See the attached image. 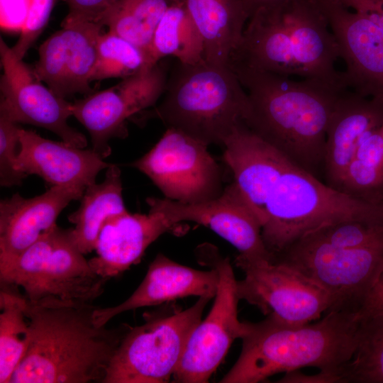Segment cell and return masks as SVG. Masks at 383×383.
I'll list each match as a JSON object with an SVG mask.
<instances>
[{
  "instance_id": "1",
  "label": "cell",
  "mask_w": 383,
  "mask_h": 383,
  "mask_svg": "<svg viewBox=\"0 0 383 383\" xmlns=\"http://www.w3.org/2000/svg\"><path fill=\"white\" fill-rule=\"evenodd\" d=\"M25 299L30 339L9 383H103L130 326H98L91 303Z\"/></svg>"
},
{
  "instance_id": "2",
  "label": "cell",
  "mask_w": 383,
  "mask_h": 383,
  "mask_svg": "<svg viewBox=\"0 0 383 383\" xmlns=\"http://www.w3.org/2000/svg\"><path fill=\"white\" fill-rule=\"evenodd\" d=\"M248 90L244 121L256 135L298 167L316 176L324 167L326 133L337 101L348 88L313 79L229 67Z\"/></svg>"
},
{
  "instance_id": "3",
  "label": "cell",
  "mask_w": 383,
  "mask_h": 383,
  "mask_svg": "<svg viewBox=\"0 0 383 383\" xmlns=\"http://www.w3.org/2000/svg\"><path fill=\"white\" fill-rule=\"evenodd\" d=\"M358 313L328 310L317 321L287 324L272 315L247 322L238 359L221 383H257L280 372L316 367L340 383L359 342Z\"/></svg>"
},
{
  "instance_id": "4",
  "label": "cell",
  "mask_w": 383,
  "mask_h": 383,
  "mask_svg": "<svg viewBox=\"0 0 383 383\" xmlns=\"http://www.w3.org/2000/svg\"><path fill=\"white\" fill-rule=\"evenodd\" d=\"M249 111L247 92L228 67L205 60L179 62L167 82L162 103L152 111L167 128L206 145H224Z\"/></svg>"
},
{
  "instance_id": "5",
  "label": "cell",
  "mask_w": 383,
  "mask_h": 383,
  "mask_svg": "<svg viewBox=\"0 0 383 383\" xmlns=\"http://www.w3.org/2000/svg\"><path fill=\"white\" fill-rule=\"evenodd\" d=\"M348 221L383 223V204L353 197L290 164L268 194L262 237L274 260L306 234Z\"/></svg>"
},
{
  "instance_id": "6",
  "label": "cell",
  "mask_w": 383,
  "mask_h": 383,
  "mask_svg": "<svg viewBox=\"0 0 383 383\" xmlns=\"http://www.w3.org/2000/svg\"><path fill=\"white\" fill-rule=\"evenodd\" d=\"M84 255L72 228L56 224L17 257L0 262L1 284L21 287L33 302L54 299L93 304L109 279L98 274Z\"/></svg>"
},
{
  "instance_id": "7",
  "label": "cell",
  "mask_w": 383,
  "mask_h": 383,
  "mask_svg": "<svg viewBox=\"0 0 383 383\" xmlns=\"http://www.w3.org/2000/svg\"><path fill=\"white\" fill-rule=\"evenodd\" d=\"M212 298L184 311L149 315L123 335L103 383H164L173 376L187 343Z\"/></svg>"
},
{
  "instance_id": "8",
  "label": "cell",
  "mask_w": 383,
  "mask_h": 383,
  "mask_svg": "<svg viewBox=\"0 0 383 383\" xmlns=\"http://www.w3.org/2000/svg\"><path fill=\"white\" fill-rule=\"evenodd\" d=\"M272 262L292 267L326 290L333 300L330 309L358 313L383 268V243L337 248L299 238Z\"/></svg>"
},
{
  "instance_id": "9",
  "label": "cell",
  "mask_w": 383,
  "mask_h": 383,
  "mask_svg": "<svg viewBox=\"0 0 383 383\" xmlns=\"http://www.w3.org/2000/svg\"><path fill=\"white\" fill-rule=\"evenodd\" d=\"M131 165L148 177L165 198L198 204L223 192L222 174L208 145L167 128L159 141Z\"/></svg>"
},
{
  "instance_id": "10",
  "label": "cell",
  "mask_w": 383,
  "mask_h": 383,
  "mask_svg": "<svg viewBox=\"0 0 383 383\" xmlns=\"http://www.w3.org/2000/svg\"><path fill=\"white\" fill-rule=\"evenodd\" d=\"M202 252L203 262L218 272V285L211 309L194 329L187 343L173 374L175 382H207L232 343L241 339L248 331L247 322L238 320L240 299L229 259L218 256L213 248Z\"/></svg>"
},
{
  "instance_id": "11",
  "label": "cell",
  "mask_w": 383,
  "mask_h": 383,
  "mask_svg": "<svg viewBox=\"0 0 383 383\" xmlns=\"http://www.w3.org/2000/svg\"><path fill=\"white\" fill-rule=\"evenodd\" d=\"M235 264L245 274L237 280L240 300L257 306L266 316L299 326L319 319L333 306L326 290L289 265L238 256Z\"/></svg>"
},
{
  "instance_id": "12",
  "label": "cell",
  "mask_w": 383,
  "mask_h": 383,
  "mask_svg": "<svg viewBox=\"0 0 383 383\" xmlns=\"http://www.w3.org/2000/svg\"><path fill=\"white\" fill-rule=\"evenodd\" d=\"M167 82L166 70L159 62L113 87L72 103V116L88 131L92 150L102 159L108 157L111 152L109 141L127 136L126 120L155 105Z\"/></svg>"
},
{
  "instance_id": "13",
  "label": "cell",
  "mask_w": 383,
  "mask_h": 383,
  "mask_svg": "<svg viewBox=\"0 0 383 383\" xmlns=\"http://www.w3.org/2000/svg\"><path fill=\"white\" fill-rule=\"evenodd\" d=\"M0 115L17 123L39 126L52 131L62 141L79 148L87 145L86 137L72 128V103L56 95L42 84L22 60L0 38Z\"/></svg>"
},
{
  "instance_id": "14",
  "label": "cell",
  "mask_w": 383,
  "mask_h": 383,
  "mask_svg": "<svg viewBox=\"0 0 383 383\" xmlns=\"http://www.w3.org/2000/svg\"><path fill=\"white\" fill-rule=\"evenodd\" d=\"M174 226L193 221L209 228L232 244L239 257L273 261L262 237V222L248 199L233 182L217 198L198 204H183L167 198L149 197Z\"/></svg>"
},
{
  "instance_id": "15",
  "label": "cell",
  "mask_w": 383,
  "mask_h": 383,
  "mask_svg": "<svg viewBox=\"0 0 383 383\" xmlns=\"http://www.w3.org/2000/svg\"><path fill=\"white\" fill-rule=\"evenodd\" d=\"M332 30L345 63V85L383 101V32L367 16L339 0H316Z\"/></svg>"
},
{
  "instance_id": "16",
  "label": "cell",
  "mask_w": 383,
  "mask_h": 383,
  "mask_svg": "<svg viewBox=\"0 0 383 383\" xmlns=\"http://www.w3.org/2000/svg\"><path fill=\"white\" fill-rule=\"evenodd\" d=\"M62 28L39 47L33 69L35 77L58 96L89 95L96 60V46L103 26L87 21H62Z\"/></svg>"
},
{
  "instance_id": "17",
  "label": "cell",
  "mask_w": 383,
  "mask_h": 383,
  "mask_svg": "<svg viewBox=\"0 0 383 383\" xmlns=\"http://www.w3.org/2000/svg\"><path fill=\"white\" fill-rule=\"evenodd\" d=\"M86 188L52 186L31 198L15 194L0 203V262L13 259L56 225L61 211Z\"/></svg>"
},
{
  "instance_id": "18",
  "label": "cell",
  "mask_w": 383,
  "mask_h": 383,
  "mask_svg": "<svg viewBox=\"0 0 383 383\" xmlns=\"http://www.w3.org/2000/svg\"><path fill=\"white\" fill-rule=\"evenodd\" d=\"M110 165L92 149L84 150L46 139L33 131L20 130L16 167L26 176L36 174L52 186L87 188L96 182L99 172Z\"/></svg>"
},
{
  "instance_id": "19",
  "label": "cell",
  "mask_w": 383,
  "mask_h": 383,
  "mask_svg": "<svg viewBox=\"0 0 383 383\" xmlns=\"http://www.w3.org/2000/svg\"><path fill=\"white\" fill-rule=\"evenodd\" d=\"M218 281V272L215 267H211L208 271L195 270L159 253L135 292L117 306H97L94 313V321L98 326H106L113 317L127 311L189 296L213 298Z\"/></svg>"
},
{
  "instance_id": "20",
  "label": "cell",
  "mask_w": 383,
  "mask_h": 383,
  "mask_svg": "<svg viewBox=\"0 0 383 383\" xmlns=\"http://www.w3.org/2000/svg\"><path fill=\"white\" fill-rule=\"evenodd\" d=\"M148 213L124 214L109 219L96 242L97 256L89 260L93 270L107 279L138 262L147 248L173 226L154 204Z\"/></svg>"
},
{
  "instance_id": "21",
  "label": "cell",
  "mask_w": 383,
  "mask_h": 383,
  "mask_svg": "<svg viewBox=\"0 0 383 383\" xmlns=\"http://www.w3.org/2000/svg\"><path fill=\"white\" fill-rule=\"evenodd\" d=\"M286 10L299 77L348 88L335 67L338 45L316 0H289Z\"/></svg>"
},
{
  "instance_id": "22",
  "label": "cell",
  "mask_w": 383,
  "mask_h": 383,
  "mask_svg": "<svg viewBox=\"0 0 383 383\" xmlns=\"http://www.w3.org/2000/svg\"><path fill=\"white\" fill-rule=\"evenodd\" d=\"M223 147V160L233 174L234 182L253 206L262 226L270 191L292 163L244 122L235 127Z\"/></svg>"
},
{
  "instance_id": "23",
  "label": "cell",
  "mask_w": 383,
  "mask_h": 383,
  "mask_svg": "<svg viewBox=\"0 0 383 383\" xmlns=\"http://www.w3.org/2000/svg\"><path fill=\"white\" fill-rule=\"evenodd\" d=\"M229 67L299 76L287 19L286 2L257 10L249 18Z\"/></svg>"
},
{
  "instance_id": "24",
  "label": "cell",
  "mask_w": 383,
  "mask_h": 383,
  "mask_svg": "<svg viewBox=\"0 0 383 383\" xmlns=\"http://www.w3.org/2000/svg\"><path fill=\"white\" fill-rule=\"evenodd\" d=\"M383 124V101L349 89L339 97L326 133L324 171L328 185L338 189L360 142Z\"/></svg>"
},
{
  "instance_id": "25",
  "label": "cell",
  "mask_w": 383,
  "mask_h": 383,
  "mask_svg": "<svg viewBox=\"0 0 383 383\" xmlns=\"http://www.w3.org/2000/svg\"><path fill=\"white\" fill-rule=\"evenodd\" d=\"M204 42L205 61L228 66L248 16L242 0H184Z\"/></svg>"
},
{
  "instance_id": "26",
  "label": "cell",
  "mask_w": 383,
  "mask_h": 383,
  "mask_svg": "<svg viewBox=\"0 0 383 383\" xmlns=\"http://www.w3.org/2000/svg\"><path fill=\"white\" fill-rule=\"evenodd\" d=\"M121 170L111 164L104 179L88 186L77 210L68 220L74 225L72 233L79 250L85 255L95 250L99 233L111 218L128 212L122 195Z\"/></svg>"
},
{
  "instance_id": "27",
  "label": "cell",
  "mask_w": 383,
  "mask_h": 383,
  "mask_svg": "<svg viewBox=\"0 0 383 383\" xmlns=\"http://www.w3.org/2000/svg\"><path fill=\"white\" fill-rule=\"evenodd\" d=\"M148 56L152 65L168 56L187 65L205 60L202 38L184 0L176 1L165 12L154 33Z\"/></svg>"
},
{
  "instance_id": "28",
  "label": "cell",
  "mask_w": 383,
  "mask_h": 383,
  "mask_svg": "<svg viewBox=\"0 0 383 383\" xmlns=\"http://www.w3.org/2000/svg\"><path fill=\"white\" fill-rule=\"evenodd\" d=\"M9 285L0 290V383H9L23 360L30 339L25 314L26 299Z\"/></svg>"
},
{
  "instance_id": "29",
  "label": "cell",
  "mask_w": 383,
  "mask_h": 383,
  "mask_svg": "<svg viewBox=\"0 0 383 383\" xmlns=\"http://www.w3.org/2000/svg\"><path fill=\"white\" fill-rule=\"evenodd\" d=\"M177 0H119L101 21L102 26L148 55L154 33L170 6Z\"/></svg>"
},
{
  "instance_id": "30",
  "label": "cell",
  "mask_w": 383,
  "mask_h": 383,
  "mask_svg": "<svg viewBox=\"0 0 383 383\" xmlns=\"http://www.w3.org/2000/svg\"><path fill=\"white\" fill-rule=\"evenodd\" d=\"M153 66L146 52L123 37L109 30L97 40L96 60L91 82L109 78L122 79Z\"/></svg>"
},
{
  "instance_id": "31",
  "label": "cell",
  "mask_w": 383,
  "mask_h": 383,
  "mask_svg": "<svg viewBox=\"0 0 383 383\" xmlns=\"http://www.w3.org/2000/svg\"><path fill=\"white\" fill-rule=\"evenodd\" d=\"M360 322L357 347L340 383H383V313Z\"/></svg>"
},
{
  "instance_id": "32",
  "label": "cell",
  "mask_w": 383,
  "mask_h": 383,
  "mask_svg": "<svg viewBox=\"0 0 383 383\" xmlns=\"http://www.w3.org/2000/svg\"><path fill=\"white\" fill-rule=\"evenodd\" d=\"M21 128L18 123L0 115V184L1 187L18 186L26 177V175L18 171L16 167Z\"/></svg>"
},
{
  "instance_id": "33",
  "label": "cell",
  "mask_w": 383,
  "mask_h": 383,
  "mask_svg": "<svg viewBox=\"0 0 383 383\" xmlns=\"http://www.w3.org/2000/svg\"><path fill=\"white\" fill-rule=\"evenodd\" d=\"M55 0H33L28 21L20 37L11 48L15 55L21 60L26 54L45 28Z\"/></svg>"
},
{
  "instance_id": "34",
  "label": "cell",
  "mask_w": 383,
  "mask_h": 383,
  "mask_svg": "<svg viewBox=\"0 0 383 383\" xmlns=\"http://www.w3.org/2000/svg\"><path fill=\"white\" fill-rule=\"evenodd\" d=\"M68 13L64 21H87L99 23L119 0H64Z\"/></svg>"
},
{
  "instance_id": "35",
  "label": "cell",
  "mask_w": 383,
  "mask_h": 383,
  "mask_svg": "<svg viewBox=\"0 0 383 383\" xmlns=\"http://www.w3.org/2000/svg\"><path fill=\"white\" fill-rule=\"evenodd\" d=\"M33 0H0V23L4 30L21 32L29 17Z\"/></svg>"
},
{
  "instance_id": "36",
  "label": "cell",
  "mask_w": 383,
  "mask_h": 383,
  "mask_svg": "<svg viewBox=\"0 0 383 383\" xmlns=\"http://www.w3.org/2000/svg\"><path fill=\"white\" fill-rule=\"evenodd\" d=\"M383 313V268L365 296L358 315L361 321Z\"/></svg>"
},
{
  "instance_id": "37",
  "label": "cell",
  "mask_w": 383,
  "mask_h": 383,
  "mask_svg": "<svg viewBox=\"0 0 383 383\" xmlns=\"http://www.w3.org/2000/svg\"><path fill=\"white\" fill-rule=\"evenodd\" d=\"M348 8L367 16L383 32V0H339Z\"/></svg>"
},
{
  "instance_id": "38",
  "label": "cell",
  "mask_w": 383,
  "mask_h": 383,
  "mask_svg": "<svg viewBox=\"0 0 383 383\" xmlns=\"http://www.w3.org/2000/svg\"><path fill=\"white\" fill-rule=\"evenodd\" d=\"M279 382L287 383H335V380L331 376L318 372L316 374H305L300 372L299 370L285 372L284 376Z\"/></svg>"
},
{
  "instance_id": "39",
  "label": "cell",
  "mask_w": 383,
  "mask_h": 383,
  "mask_svg": "<svg viewBox=\"0 0 383 383\" xmlns=\"http://www.w3.org/2000/svg\"><path fill=\"white\" fill-rule=\"evenodd\" d=\"M245 10L248 18L255 13L257 10L275 6L289 0H242Z\"/></svg>"
}]
</instances>
